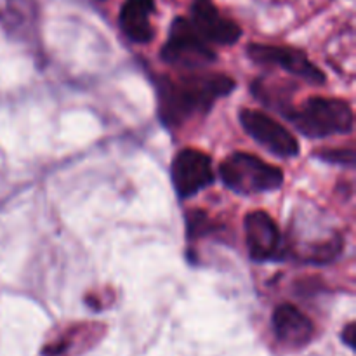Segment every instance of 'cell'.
I'll list each match as a JSON object with an SVG mask.
<instances>
[{
    "label": "cell",
    "mask_w": 356,
    "mask_h": 356,
    "mask_svg": "<svg viewBox=\"0 0 356 356\" xmlns=\"http://www.w3.org/2000/svg\"><path fill=\"white\" fill-rule=\"evenodd\" d=\"M316 156L322 159L323 162L341 163V165L353 167L355 165V152L351 148H322L316 152Z\"/></svg>",
    "instance_id": "14"
},
{
    "label": "cell",
    "mask_w": 356,
    "mask_h": 356,
    "mask_svg": "<svg viewBox=\"0 0 356 356\" xmlns=\"http://www.w3.org/2000/svg\"><path fill=\"white\" fill-rule=\"evenodd\" d=\"M222 183L240 195L273 191L284 183V172L250 153H232L219 167Z\"/></svg>",
    "instance_id": "3"
},
{
    "label": "cell",
    "mask_w": 356,
    "mask_h": 356,
    "mask_svg": "<svg viewBox=\"0 0 356 356\" xmlns=\"http://www.w3.org/2000/svg\"><path fill=\"white\" fill-rule=\"evenodd\" d=\"M80 329L82 327H76V329H70L68 332L63 334L61 339L54 341L52 344H47V346L44 348V351H42V355L44 356H68V353H72V346L75 343H86V344H90L92 341L89 339L90 334H92L94 327H86V330H83L82 334L79 336V339H75L76 334L80 332Z\"/></svg>",
    "instance_id": "12"
},
{
    "label": "cell",
    "mask_w": 356,
    "mask_h": 356,
    "mask_svg": "<svg viewBox=\"0 0 356 356\" xmlns=\"http://www.w3.org/2000/svg\"><path fill=\"white\" fill-rule=\"evenodd\" d=\"M243 228L250 259L263 263L278 256L282 235L275 219L268 212L254 211L247 214Z\"/></svg>",
    "instance_id": "9"
},
{
    "label": "cell",
    "mask_w": 356,
    "mask_h": 356,
    "mask_svg": "<svg viewBox=\"0 0 356 356\" xmlns=\"http://www.w3.org/2000/svg\"><path fill=\"white\" fill-rule=\"evenodd\" d=\"M186 226H188V236L190 238H197V236L205 235L211 229L212 221L205 212L202 211H191L186 214Z\"/></svg>",
    "instance_id": "13"
},
{
    "label": "cell",
    "mask_w": 356,
    "mask_h": 356,
    "mask_svg": "<svg viewBox=\"0 0 356 356\" xmlns=\"http://www.w3.org/2000/svg\"><path fill=\"white\" fill-rule=\"evenodd\" d=\"M216 174L207 153L195 148H184L174 156L172 184L181 198H190L214 183Z\"/></svg>",
    "instance_id": "7"
},
{
    "label": "cell",
    "mask_w": 356,
    "mask_h": 356,
    "mask_svg": "<svg viewBox=\"0 0 356 356\" xmlns=\"http://www.w3.org/2000/svg\"><path fill=\"white\" fill-rule=\"evenodd\" d=\"M240 124L257 145L280 159H292L299 153V143L292 132L263 111L243 108Z\"/></svg>",
    "instance_id": "5"
},
{
    "label": "cell",
    "mask_w": 356,
    "mask_h": 356,
    "mask_svg": "<svg viewBox=\"0 0 356 356\" xmlns=\"http://www.w3.org/2000/svg\"><path fill=\"white\" fill-rule=\"evenodd\" d=\"M287 117L306 138L318 139L346 134L355 122L350 103L337 97H312L299 110L289 111Z\"/></svg>",
    "instance_id": "2"
},
{
    "label": "cell",
    "mask_w": 356,
    "mask_h": 356,
    "mask_svg": "<svg viewBox=\"0 0 356 356\" xmlns=\"http://www.w3.org/2000/svg\"><path fill=\"white\" fill-rule=\"evenodd\" d=\"M160 58L170 66L200 70L216 61L211 45L197 33L188 17H176L170 24L169 37L160 51Z\"/></svg>",
    "instance_id": "4"
},
{
    "label": "cell",
    "mask_w": 356,
    "mask_h": 356,
    "mask_svg": "<svg viewBox=\"0 0 356 356\" xmlns=\"http://www.w3.org/2000/svg\"><path fill=\"white\" fill-rule=\"evenodd\" d=\"M275 337L291 350L308 346L315 337V323L294 305H280L271 318Z\"/></svg>",
    "instance_id": "10"
},
{
    "label": "cell",
    "mask_w": 356,
    "mask_h": 356,
    "mask_svg": "<svg viewBox=\"0 0 356 356\" xmlns=\"http://www.w3.org/2000/svg\"><path fill=\"white\" fill-rule=\"evenodd\" d=\"M343 337H344V341H346L348 346H350V348L355 346V323H348V327H346V330H344Z\"/></svg>",
    "instance_id": "15"
},
{
    "label": "cell",
    "mask_w": 356,
    "mask_h": 356,
    "mask_svg": "<svg viewBox=\"0 0 356 356\" xmlns=\"http://www.w3.org/2000/svg\"><path fill=\"white\" fill-rule=\"evenodd\" d=\"M247 54L257 65L278 66L291 75L299 76L308 83L322 86L325 82V75L316 65H313L308 56L302 51L285 45H266V44H250Z\"/></svg>",
    "instance_id": "6"
},
{
    "label": "cell",
    "mask_w": 356,
    "mask_h": 356,
    "mask_svg": "<svg viewBox=\"0 0 356 356\" xmlns=\"http://www.w3.org/2000/svg\"><path fill=\"white\" fill-rule=\"evenodd\" d=\"M235 89V80L222 73H191L186 76H162L156 82L159 113L167 127H183L207 113L219 97Z\"/></svg>",
    "instance_id": "1"
},
{
    "label": "cell",
    "mask_w": 356,
    "mask_h": 356,
    "mask_svg": "<svg viewBox=\"0 0 356 356\" xmlns=\"http://www.w3.org/2000/svg\"><path fill=\"white\" fill-rule=\"evenodd\" d=\"M188 19L207 44L233 45L242 37V28L232 17L225 16L214 0H193Z\"/></svg>",
    "instance_id": "8"
},
{
    "label": "cell",
    "mask_w": 356,
    "mask_h": 356,
    "mask_svg": "<svg viewBox=\"0 0 356 356\" xmlns=\"http://www.w3.org/2000/svg\"><path fill=\"white\" fill-rule=\"evenodd\" d=\"M155 0H125L118 14V24L125 37L134 44H148L155 35L153 16Z\"/></svg>",
    "instance_id": "11"
}]
</instances>
